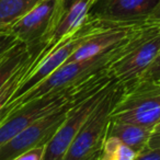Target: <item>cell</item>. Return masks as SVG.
Listing matches in <instances>:
<instances>
[{"instance_id": "6da1fadb", "label": "cell", "mask_w": 160, "mask_h": 160, "mask_svg": "<svg viewBox=\"0 0 160 160\" xmlns=\"http://www.w3.org/2000/svg\"><path fill=\"white\" fill-rule=\"evenodd\" d=\"M126 41L118 46L103 54L94 56V57L85 60H78V62H65L59 68L56 69L52 75H49L46 79L35 86L32 90H30L28 93L10 103L9 105L11 108V111L29 101L35 100L38 98L54 93V92L62 91L65 89L85 82L98 75L109 72L110 66L122 53Z\"/></svg>"}, {"instance_id": "7a4b0ae2", "label": "cell", "mask_w": 160, "mask_h": 160, "mask_svg": "<svg viewBox=\"0 0 160 160\" xmlns=\"http://www.w3.org/2000/svg\"><path fill=\"white\" fill-rule=\"evenodd\" d=\"M160 52V28L144 24L126 41L122 53L111 64L109 75L124 89L134 86Z\"/></svg>"}, {"instance_id": "3957f363", "label": "cell", "mask_w": 160, "mask_h": 160, "mask_svg": "<svg viewBox=\"0 0 160 160\" xmlns=\"http://www.w3.org/2000/svg\"><path fill=\"white\" fill-rule=\"evenodd\" d=\"M124 87L114 80L69 146L62 160H98L107 139L111 114Z\"/></svg>"}, {"instance_id": "277c9868", "label": "cell", "mask_w": 160, "mask_h": 160, "mask_svg": "<svg viewBox=\"0 0 160 160\" xmlns=\"http://www.w3.org/2000/svg\"><path fill=\"white\" fill-rule=\"evenodd\" d=\"M105 25H107L105 23H102L88 16L85 23L75 33L62 40L49 51L42 52L38 57L34 60L33 65L25 75L24 79L21 81L20 86L12 96L10 103L18 100L19 98L33 89L35 86L42 82L44 79H46L56 69L64 65L73 54V52L85 41H87L92 34H94Z\"/></svg>"}, {"instance_id": "5b68a950", "label": "cell", "mask_w": 160, "mask_h": 160, "mask_svg": "<svg viewBox=\"0 0 160 160\" xmlns=\"http://www.w3.org/2000/svg\"><path fill=\"white\" fill-rule=\"evenodd\" d=\"M111 121L140 125L155 131L160 123V85L138 80L124 89L111 114Z\"/></svg>"}, {"instance_id": "8992f818", "label": "cell", "mask_w": 160, "mask_h": 160, "mask_svg": "<svg viewBox=\"0 0 160 160\" xmlns=\"http://www.w3.org/2000/svg\"><path fill=\"white\" fill-rule=\"evenodd\" d=\"M87 81L75 87L65 89L62 91L54 92L35 100L29 101L12 110L9 115L0 122V147L7 144L10 139H12L30 124L68 101L71 97H73L79 91L80 88Z\"/></svg>"}, {"instance_id": "52a82bcc", "label": "cell", "mask_w": 160, "mask_h": 160, "mask_svg": "<svg viewBox=\"0 0 160 160\" xmlns=\"http://www.w3.org/2000/svg\"><path fill=\"white\" fill-rule=\"evenodd\" d=\"M58 0H42L8 29L31 53L45 51L55 24Z\"/></svg>"}, {"instance_id": "ba28073f", "label": "cell", "mask_w": 160, "mask_h": 160, "mask_svg": "<svg viewBox=\"0 0 160 160\" xmlns=\"http://www.w3.org/2000/svg\"><path fill=\"white\" fill-rule=\"evenodd\" d=\"M113 81H111L109 85L96 90L71 108V110L68 112L66 118L59 126V128L57 129L55 135L45 145L43 160L64 159L69 146L75 139L77 134L79 133L80 128L85 124L92 111L96 109L103 96L107 93Z\"/></svg>"}, {"instance_id": "9c48e42d", "label": "cell", "mask_w": 160, "mask_h": 160, "mask_svg": "<svg viewBox=\"0 0 160 160\" xmlns=\"http://www.w3.org/2000/svg\"><path fill=\"white\" fill-rule=\"evenodd\" d=\"M160 0H97L88 16L105 24L142 25Z\"/></svg>"}, {"instance_id": "30bf717a", "label": "cell", "mask_w": 160, "mask_h": 160, "mask_svg": "<svg viewBox=\"0 0 160 160\" xmlns=\"http://www.w3.org/2000/svg\"><path fill=\"white\" fill-rule=\"evenodd\" d=\"M97 0H58L55 24L45 52L75 33L87 20L90 9Z\"/></svg>"}, {"instance_id": "8fae6325", "label": "cell", "mask_w": 160, "mask_h": 160, "mask_svg": "<svg viewBox=\"0 0 160 160\" xmlns=\"http://www.w3.org/2000/svg\"><path fill=\"white\" fill-rule=\"evenodd\" d=\"M139 27L142 25L107 24L80 45L66 62L85 60L105 53L128 40Z\"/></svg>"}, {"instance_id": "7c38bea8", "label": "cell", "mask_w": 160, "mask_h": 160, "mask_svg": "<svg viewBox=\"0 0 160 160\" xmlns=\"http://www.w3.org/2000/svg\"><path fill=\"white\" fill-rule=\"evenodd\" d=\"M152 129L131 123L111 121L108 128L107 138H116L137 153L147 148Z\"/></svg>"}, {"instance_id": "4fadbf2b", "label": "cell", "mask_w": 160, "mask_h": 160, "mask_svg": "<svg viewBox=\"0 0 160 160\" xmlns=\"http://www.w3.org/2000/svg\"><path fill=\"white\" fill-rule=\"evenodd\" d=\"M34 54L28 49L24 43L18 41L2 57L0 58V89L14 75V72Z\"/></svg>"}, {"instance_id": "5bb4252c", "label": "cell", "mask_w": 160, "mask_h": 160, "mask_svg": "<svg viewBox=\"0 0 160 160\" xmlns=\"http://www.w3.org/2000/svg\"><path fill=\"white\" fill-rule=\"evenodd\" d=\"M40 1L42 0H0V31H7Z\"/></svg>"}, {"instance_id": "9a60e30c", "label": "cell", "mask_w": 160, "mask_h": 160, "mask_svg": "<svg viewBox=\"0 0 160 160\" xmlns=\"http://www.w3.org/2000/svg\"><path fill=\"white\" fill-rule=\"evenodd\" d=\"M42 52H44V51H42ZM42 52L34 54L31 58H29V59L14 72V75L6 82V85L0 89V122L5 118H7L10 112H11V108H10L9 103H10V100H11L12 96H13L14 92L18 89V87L20 86L21 81L24 79L25 75H27L29 69L31 68V66L33 65L34 60L38 57V55H40Z\"/></svg>"}, {"instance_id": "2e32d148", "label": "cell", "mask_w": 160, "mask_h": 160, "mask_svg": "<svg viewBox=\"0 0 160 160\" xmlns=\"http://www.w3.org/2000/svg\"><path fill=\"white\" fill-rule=\"evenodd\" d=\"M138 153L116 138H107L98 160H134Z\"/></svg>"}, {"instance_id": "e0dca14e", "label": "cell", "mask_w": 160, "mask_h": 160, "mask_svg": "<svg viewBox=\"0 0 160 160\" xmlns=\"http://www.w3.org/2000/svg\"><path fill=\"white\" fill-rule=\"evenodd\" d=\"M140 80H148V81H152L157 85H160V52L156 56L152 64L149 66L146 72L140 78Z\"/></svg>"}, {"instance_id": "ac0fdd59", "label": "cell", "mask_w": 160, "mask_h": 160, "mask_svg": "<svg viewBox=\"0 0 160 160\" xmlns=\"http://www.w3.org/2000/svg\"><path fill=\"white\" fill-rule=\"evenodd\" d=\"M17 42H18V40L12 34H10L8 30L0 32V58L2 57Z\"/></svg>"}, {"instance_id": "d6986e66", "label": "cell", "mask_w": 160, "mask_h": 160, "mask_svg": "<svg viewBox=\"0 0 160 160\" xmlns=\"http://www.w3.org/2000/svg\"><path fill=\"white\" fill-rule=\"evenodd\" d=\"M45 146H40L29 150L28 152L19 156L18 158L13 160H43V155H44Z\"/></svg>"}, {"instance_id": "ffe728a7", "label": "cell", "mask_w": 160, "mask_h": 160, "mask_svg": "<svg viewBox=\"0 0 160 160\" xmlns=\"http://www.w3.org/2000/svg\"><path fill=\"white\" fill-rule=\"evenodd\" d=\"M134 160H160V147L152 149H145Z\"/></svg>"}, {"instance_id": "44dd1931", "label": "cell", "mask_w": 160, "mask_h": 160, "mask_svg": "<svg viewBox=\"0 0 160 160\" xmlns=\"http://www.w3.org/2000/svg\"><path fill=\"white\" fill-rule=\"evenodd\" d=\"M160 147V128L155 129L149 138L148 145L146 149H152V148H159Z\"/></svg>"}, {"instance_id": "7402d4cb", "label": "cell", "mask_w": 160, "mask_h": 160, "mask_svg": "<svg viewBox=\"0 0 160 160\" xmlns=\"http://www.w3.org/2000/svg\"><path fill=\"white\" fill-rule=\"evenodd\" d=\"M160 128V123H159V125H158V126L157 127H156V128L155 129H159Z\"/></svg>"}, {"instance_id": "603a6c76", "label": "cell", "mask_w": 160, "mask_h": 160, "mask_svg": "<svg viewBox=\"0 0 160 160\" xmlns=\"http://www.w3.org/2000/svg\"><path fill=\"white\" fill-rule=\"evenodd\" d=\"M0 32H2V31H0Z\"/></svg>"}]
</instances>
